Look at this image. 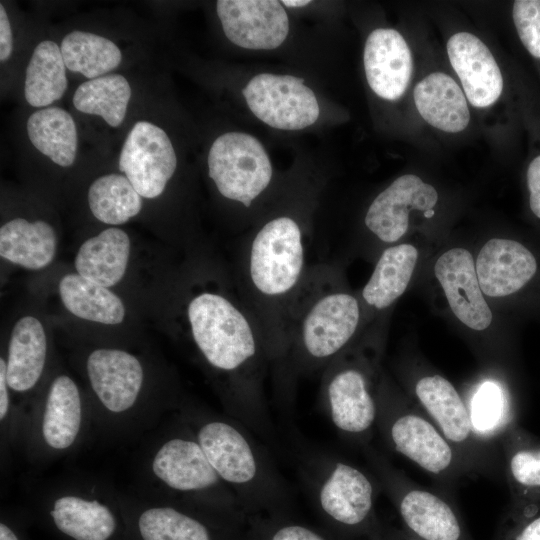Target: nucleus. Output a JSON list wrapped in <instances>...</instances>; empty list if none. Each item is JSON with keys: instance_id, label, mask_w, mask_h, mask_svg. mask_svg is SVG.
Returning a JSON list of instances; mask_svg holds the SVG:
<instances>
[{"instance_id": "obj_13", "label": "nucleus", "mask_w": 540, "mask_h": 540, "mask_svg": "<svg viewBox=\"0 0 540 540\" xmlns=\"http://www.w3.org/2000/svg\"><path fill=\"white\" fill-rule=\"evenodd\" d=\"M438 199L434 186L415 174H404L375 197L365 225L382 242L394 244L408 232L411 212L431 217Z\"/></svg>"}, {"instance_id": "obj_41", "label": "nucleus", "mask_w": 540, "mask_h": 540, "mask_svg": "<svg viewBox=\"0 0 540 540\" xmlns=\"http://www.w3.org/2000/svg\"><path fill=\"white\" fill-rule=\"evenodd\" d=\"M8 382H7V371H6V361L0 359V419L3 420L9 410V394H8Z\"/></svg>"}, {"instance_id": "obj_21", "label": "nucleus", "mask_w": 540, "mask_h": 540, "mask_svg": "<svg viewBox=\"0 0 540 540\" xmlns=\"http://www.w3.org/2000/svg\"><path fill=\"white\" fill-rule=\"evenodd\" d=\"M130 249L124 230L107 228L80 246L74 261L77 274L107 288L114 286L126 272Z\"/></svg>"}, {"instance_id": "obj_28", "label": "nucleus", "mask_w": 540, "mask_h": 540, "mask_svg": "<svg viewBox=\"0 0 540 540\" xmlns=\"http://www.w3.org/2000/svg\"><path fill=\"white\" fill-rule=\"evenodd\" d=\"M82 420L81 397L75 382L60 375L52 382L45 404L42 434L54 449L70 447L80 430Z\"/></svg>"}, {"instance_id": "obj_19", "label": "nucleus", "mask_w": 540, "mask_h": 540, "mask_svg": "<svg viewBox=\"0 0 540 540\" xmlns=\"http://www.w3.org/2000/svg\"><path fill=\"white\" fill-rule=\"evenodd\" d=\"M86 369L91 387L106 409L121 413L131 408L143 383V368L132 354L119 349H96Z\"/></svg>"}, {"instance_id": "obj_18", "label": "nucleus", "mask_w": 540, "mask_h": 540, "mask_svg": "<svg viewBox=\"0 0 540 540\" xmlns=\"http://www.w3.org/2000/svg\"><path fill=\"white\" fill-rule=\"evenodd\" d=\"M363 62L369 87L377 96L394 101L405 93L412 77L413 58L397 30H373L365 42Z\"/></svg>"}, {"instance_id": "obj_20", "label": "nucleus", "mask_w": 540, "mask_h": 540, "mask_svg": "<svg viewBox=\"0 0 540 540\" xmlns=\"http://www.w3.org/2000/svg\"><path fill=\"white\" fill-rule=\"evenodd\" d=\"M416 109L430 126L446 133L464 131L470 122L469 102L459 84L448 74L432 72L413 92Z\"/></svg>"}, {"instance_id": "obj_30", "label": "nucleus", "mask_w": 540, "mask_h": 540, "mask_svg": "<svg viewBox=\"0 0 540 540\" xmlns=\"http://www.w3.org/2000/svg\"><path fill=\"white\" fill-rule=\"evenodd\" d=\"M66 65L60 46L43 40L34 48L26 67L24 96L35 108L50 107L60 100L68 87Z\"/></svg>"}, {"instance_id": "obj_9", "label": "nucleus", "mask_w": 540, "mask_h": 540, "mask_svg": "<svg viewBox=\"0 0 540 540\" xmlns=\"http://www.w3.org/2000/svg\"><path fill=\"white\" fill-rule=\"evenodd\" d=\"M360 317V305L353 295L334 292L322 296L304 318L300 357L308 366L329 364L347 350Z\"/></svg>"}, {"instance_id": "obj_23", "label": "nucleus", "mask_w": 540, "mask_h": 540, "mask_svg": "<svg viewBox=\"0 0 540 540\" xmlns=\"http://www.w3.org/2000/svg\"><path fill=\"white\" fill-rule=\"evenodd\" d=\"M57 250L54 228L43 220L14 218L0 228V255L3 259L30 270L47 267Z\"/></svg>"}, {"instance_id": "obj_42", "label": "nucleus", "mask_w": 540, "mask_h": 540, "mask_svg": "<svg viewBox=\"0 0 540 540\" xmlns=\"http://www.w3.org/2000/svg\"><path fill=\"white\" fill-rule=\"evenodd\" d=\"M374 540H420L417 537L410 534L404 528L391 529L385 533L378 527L371 535Z\"/></svg>"}, {"instance_id": "obj_33", "label": "nucleus", "mask_w": 540, "mask_h": 540, "mask_svg": "<svg viewBox=\"0 0 540 540\" xmlns=\"http://www.w3.org/2000/svg\"><path fill=\"white\" fill-rule=\"evenodd\" d=\"M51 516L61 532L76 540H107L116 528L115 518L107 506L77 496L58 498Z\"/></svg>"}, {"instance_id": "obj_43", "label": "nucleus", "mask_w": 540, "mask_h": 540, "mask_svg": "<svg viewBox=\"0 0 540 540\" xmlns=\"http://www.w3.org/2000/svg\"><path fill=\"white\" fill-rule=\"evenodd\" d=\"M0 540H18L12 530L5 524H0Z\"/></svg>"}, {"instance_id": "obj_7", "label": "nucleus", "mask_w": 540, "mask_h": 540, "mask_svg": "<svg viewBox=\"0 0 540 540\" xmlns=\"http://www.w3.org/2000/svg\"><path fill=\"white\" fill-rule=\"evenodd\" d=\"M208 173L219 193L249 207L269 185L272 165L263 145L250 134L227 132L212 143Z\"/></svg>"}, {"instance_id": "obj_14", "label": "nucleus", "mask_w": 540, "mask_h": 540, "mask_svg": "<svg viewBox=\"0 0 540 540\" xmlns=\"http://www.w3.org/2000/svg\"><path fill=\"white\" fill-rule=\"evenodd\" d=\"M434 275L456 319L474 332L486 331L493 313L476 273L475 259L464 247H452L435 261Z\"/></svg>"}, {"instance_id": "obj_44", "label": "nucleus", "mask_w": 540, "mask_h": 540, "mask_svg": "<svg viewBox=\"0 0 540 540\" xmlns=\"http://www.w3.org/2000/svg\"><path fill=\"white\" fill-rule=\"evenodd\" d=\"M287 7H302L310 3L309 0H284L281 2Z\"/></svg>"}, {"instance_id": "obj_32", "label": "nucleus", "mask_w": 540, "mask_h": 540, "mask_svg": "<svg viewBox=\"0 0 540 540\" xmlns=\"http://www.w3.org/2000/svg\"><path fill=\"white\" fill-rule=\"evenodd\" d=\"M131 96L127 78L110 73L81 83L72 102L77 111L101 117L107 125L116 128L124 122Z\"/></svg>"}, {"instance_id": "obj_16", "label": "nucleus", "mask_w": 540, "mask_h": 540, "mask_svg": "<svg viewBox=\"0 0 540 540\" xmlns=\"http://www.w3.org/2000/svg\"><path fill=\"white\" fill-rule=\"evenodd\" d=\"M446 50L468 102L480 110L493 107L503 94L504 80L488 46L473 33L461 31L449 38Z\"/></svg>"}, {"instance_id": "obj_15", "label": "nucleus", "mask_w": 540, "mask_h": 540, "mask_svg": "<svg viewBox=\"0 0 540 540\" xmlns=\"http://www.w3.org/2000/svg\"><path fill=\"white\" fill-rule=\"evenodd\" d=\"M216 11L225 36L242 48L275 49L289 32L288 16L279 1L219 0Z\"/></svg>"}, {"instance_id": "obj_40", "label": "nucleus", "mask_w": 540, "mask_h": 540, "mask_svg": "<svg viewBox=\"0 0 540 540\" xmlns=\"http://www.w3.org/2000/svg\"><path fill=\"white\" fill-rule=\"evenodd\" d=\"M13 52L11 23L4 5L0 4V61L6 62Z\"/></svg>"}, {"instance_id": "obj_37", "label": "nucleus", "mask_w": 540, "mask_h": 540, "mask_svg": "<svg viewBox=\"0 0 540 540\" xmlns=\"http://www.w3.org/2000/svg\"><path fill=\"white\" fill-rule=\"evenodd\" d=\"M512 18L523 46L540 60V0H516Z\"/></svg>"}, {"instance_id": "obj_8", "label": "nucleus", "mask_w": 540, "mask_h": 540, "mask_svg": "<svg viewBox=\"0 0 540 540\" xmlns=\"http://www.w3.org/2000/svg\"><path fill=\"white\" fill-rule=\"evenodd\" d=\"M304 265L302 233L286 216L267 222L250 249L249 273L254 287L266 296H281L297 284Z\"/></svg>"}, {"instance_id": "obj_36", "label": "nucleus", "mask_w": 540, "mask_h": 540, "mask_svg": "<svg viewBox=\"0 0 540 540\" xmlns=\"http://www.w3.org/2000/svg\"><path fill=\"white\" fill-rule=\"evenodd\" d=\"M493 540H540V508L512 504L495 531Z\"/></svg>"}, {"instance_id": "obj_12", "label": "nucleus", "mask_w": 540, "mask_h": 540, "mask_svg": "<svg viewBox=\"0 0 540 540\" xmlns=\"http://www.w3.org/2000/svg\"><path fill=\"white\" fill-rule=\"evenodd\" d=\"M118 168L142 198L159 197L177 168V156L166 131L150 121H137L124 140Z\"/></svg>"}, {"instance_id": "obj_5", "label": "nucleus", "mask_w": 540, "mask_h": 540, "mask_svg": "<svg viewBox=\"0 0 540 540\" xmlns=\"http://www.w3.org/2000/svg\"><path fill=\"white\" fill-rule=\"evenodd\" d=\"M381 376L376 357L346 350L329 363L323 380L325 414L341 437L362 449L376 430Z\"/></svg>"}, {"instance_id": "obj_10", "label": "nucleus", "mask_w": 540, "mask_h": 540, "mask_svg": "<svg viewBox=\"0 0 540 540\" xmlns=\"http://www.w3.org/2000/svg\"><path fill=\"white\" fill-rule=\"evenodd\" d=\"M152 469L172 490L207 497L229 508H244L221 481L195 437H175L166 441L155 454Z\"/></svg>"}, {"instance_id": "obj_34", "label": "nucleus", "mask_w": 540, "mask_h": 540, "mask_svg": "<svg viewBox=\"0 0 540 540\" xmlns=\"http://www.w3.org/2000/svg\"><path fill=\"white\" fill-rule=\"evenodd\" d=\"M142 196L123 174L109 173L95 179L88 189L92 215L108 225H121L138 215Z\"/></svg>"}, {"instance_id": "obj_35", "label": "nucleus", "mask_w": 540, "mask_h": 540, "mask_svg": "<svg viewBox=\"0 0 540 540\" xmlns=\"http://www.w3.org/2000/svg\"><path fill=\"white\" fill-rule=\"evenodd\" d=\"M138 524L144 540H211L205 525L172 507L148 509Z\"/></svg>"}, {"instance_id": "obj_24", "label": "nucleus", "mask_w": 540, "mask_h": 540, "mask_svg": "<svg viewBox=\"0 0 540 540\" xmlns=\"http://www.w3.org/2000/svg\"><path fill=\"white\" fill-rule=\"evenodd\" d=\"M47 351L46 335L41 322L24 316L14 325L6 361L8 386L17 392L32 389L42 375Z\"/></svg>"}, {"instance_id": "obj_27", "label": "nucleus", "mask_w": 540, "mask_h": 540, "mask_svg": "<svg viewBox=\"0 0 540 540\" xmlns=\"http://www.w3.org/2000/svg\"><path fill=\"white\" fill-rule=\"evenodd\" d=\"M499 449L513 504L536 503L540 499V445L513 426L501 437Z\"/></svg>"}, {"instance_id": "obj_38", "label": "nucleus", "mask_w": 540, "mask_h": 540, "mask_svg": "<svg viewBox=\"0 0 540 540\" xmlns=\"http://www.w3.org/2000/svg\"><path fill=\"white\" fill-rule=\"evenodd\" d=\"M527 186L530 209L540 219V155L534 157L527 168Z\"/></svg>"}, {"instance_id": "obj_29", "label": "nucleus", "mask_w": 540, "mask_h": 540, "mask_svg": "<svg viewBox=\"0 0 540 540\" xmlns=\"http://www.w3.org/2000/svg\"><path fill=\"white\" fill-rule=\"evenodd\" d=\"M58 288L65 308L78 318L106 325L124 320L122 300L107 287L70 273L60 280Z\"/></svg>"}, {"instance_id": "obj_17", "label": "nucleus", "mask_w": 540, "mask_h": 540, "mask_svg": "<svg viewBox=\"0 0 540 540\" xmlns=\"http://www.w3.org/2000/svg\"><path fill=\"white\" fill-rule=\"evenodd\" d=\"M475 268L484 295L496 299L522 289L536 274L537 261L520 242L494 237L480 248Z\"/></svg>"}, {"instance_id": "obj_6", "label": "nucleus", "mask_w": 540, "mask_h": 540, "mask_svg": "<svg viewBox=\"0 0 540 540\" xmlns=\"http://www.w3.org/2000/svg\"><path fill=\"white\" fill-rule=\"evenodd\" d=\"M406 385L407 396L458 451L473 477L500 476V450L476 436L464 398L447 378L430 370L413 369Z\"/></svg>"}, {"instance_id": "obj_11", "label": "nucleus", "mask_w": 540, "mask_h": 540, "mask_svg": "<svg viewBox=\"0 0 540 540\" xmlns=\"http://www.w3.org/2000/svg\"><path fill=\"white\" fill-rule=\"evenodd\" d=\"M243 95L252 113L276 129H304L319 117L314 92L296 76L258 74L247 83Z\"/></svg>"}, {"instance_id": "obj_39", "label": "nucleus", "mask_w": 540, "mask_h": 540, "mask_svg": "<svg viewBox=\"0 0 540 540\" xmlns=\"http://www.w3.org/2000/svg\"><path fill=\"white\" fill-rule=\"evenodd\" d=\"M269 540H325V538L301 525H284L277 528Z\"/></svg>"}, {"instance_id": "obj_22", "label": "nucleus", "mask_w": 540, "mask_h": 540, "mask_svg": "<svg viewBox=\"0 0 540 540\" xmlns=\"http://www.w3.org/2000/svg\"><path fill=\"white\" fill-rule=\"evenodd\" d=\"M463 398L476 436L499 449V441L514 426L515 417L505 385L496 378L486 377L470 388Z\"/></svg>"}, {"instance_id": "obj_31", "label": "nucleus", "mask_w": 540, "mask_h": 540, "mask_svg": "<svg viewBox=\"0 0 540 540\" xmlns=\"http://www.w3.org/2000/svg\"><path fill=\"white\" fill-rule=\"evenodd\" d=\"M60 50L66 68L88 80L110 74L123 59L115 42L88 31L74 30L66 34Z\"/></svg>"}, {"instance_id": "obj_3", "label": "nucleus", "mask_w": 540, "mask_h": 540, "mask_svg": "<svg viewBox=\"0 0 540 540\" xmlns=\"http://www.w3.org/2000/svg\"><path fill=\"white\" fill-rule=\"evenodd\" d=\"M302 479L319 509L348 530L372 533L381 487L372 472L323 452L300 454Z\"/></svg>"}, {"instance_id": "obj_1", "label": "nucleus", "mask_w": 540, "mask_h": 540, "mask_svg": "<svg viewBox=\"0 0 540 540\" xmlns=\"http://www.w3.org/2000/svg\"><path fill=\"white\" fill-rule=\"evenodd\" d=\"M255 435L237 419L202 420L195 438L221 481L244 508L276 509L291 496Z\"/></svg>"}, {"instance_id": "obj_4", "label": "nucleus", "mask_w": 540, "mask_h": 540, "mask_svg": "<svg viewBox=\"0 0 540 540\" xmlns=\"http://www.w3.org/2000/svg\"><path fill=\"white\" fill-rule=\"evenodd\" d=\"M362 450L406 531L420 540H474L453 494L414 482L371 444Z\"/></svg>"}, {"instance_id": "obj_26", "label": "nucleus", "mask_w": 540, "mask_h": 540, "mask_svg": "<svg viewBox=\"0 0 540 540\" xmlns=\"http://www.w3.org/2000/svg\"><path fill=\"white\" fill-rule=\"evenodd\" d=\"M27 135L42 155L60 167L74 164L78 151V132L71 114L50 106L33 112L26 123Z\"/></svg>"}, {"instance_id": "obj_25", "label": "nucleus", "mask_w": 540, "mask_h": 540, "mask_svg": "<svg viewBox=\"0 0 540 540\" xmlns=\"http://www.w3.org/2000/svg\"><path fill=\"white\" fill-rule=\"evenodd\" d=\"M418 258V249L413 244L400 243L387 247L362 290L365 303L376 310L390 307L408 288Z\"/></svg>"}, {"instance_id": "obj_2", "label": "nucleus", "mask_w": 540, "mask_h": 540, "mask_svg": "<svg viewBox=\"0 0 540 540\" xmlns=\"http://www.w3.org/2000/svg\"><path fill=\"white\" fill-rule=\"evenodd\" d=\"M376 430L393 452L417 465L438 487L453 494L465 478H472L458 451L425 413L381 376Z\"/></svg>"}]
</instances>
